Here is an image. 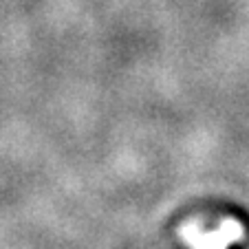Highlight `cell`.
I'll return each mask as SVG.
<instances>
[{
  "label": "cell",
  "instance_id": "1",
  "mask_svg": "<svg viewBox=\"0 0 249 249\" xmlns=\"http://www.w3.org/2000/svg\"><path fill=\"white\" fill-rule=\"evenodd\" d=\"M181 236L194 249H225L231 240L240 236V227L236 223H225L216 231H198L196 225H185L181 230Z\"/></svg>",
  "mask_w": 249,
  "mask_h": 249
}]
</instances>
